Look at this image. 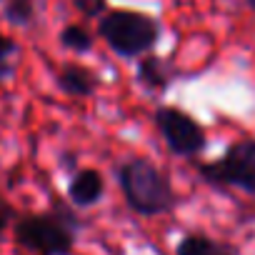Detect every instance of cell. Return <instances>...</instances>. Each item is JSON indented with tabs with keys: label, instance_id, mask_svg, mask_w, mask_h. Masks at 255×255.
Here are the masks:
<instances>
[{
	"label": "cell",
	"instance_id": "1",
	"mask_svg": "<svg viewBox=\"0 0 255 255\" xmlns=\"http://www.w3.org/2000/svg\"><path fill=\"white\" fill-rule=\"evenodd\" d=\"M123 198L133 213L143 218L165 215L178 205V193L170 178L145 158H130L115 168Z\"/></svg>",
	"mask_w": 255,
	"mask_h": 255
},
{
	"label": "cell",
	"instance_id": "2",
	"mask_svg": "<svg viewBox=\"0 0 255 255\" xmlns=\"http://www.w3.org/2000/svg\"><path fill=\"white\" fill-rule=\"evenodd\" d=\"M15 243L33 255H70L80 233V220L60 203L45 213H30L15 220Z\"/></svg>",
	"mask_w": 255,
	"mask_h": 255
},
{
	"label": "cell",
	"instance_id": "3",
	"mask_svg": "<svg viewBox=\"0 0 255 255\" xmlns=\"http://www.w3.org/2000/svg\"><path fill=\"white\" fill-rule=\"evenodd\" d=\"M98 35L115 55L133 60L145 58L160 43L163 25L158 18L138 10H108L98 20Z\"/></svg>",
	"mask_w": 255,
	"mask_h": 255
},
{
	"label": "cell",
	"instance_id": "4",
	"mask_svg": "<svg viewBox=\"0 0 255 255\" xmlns=\"http://www.w3.org/2000/svg\"><path fill=\"white\" fill-rule=\"evenodd\" d=\"M198 170L210 185L238 188L255 198V138L233 143L218 160L203 163Z\"/></svg>",
	"mask_w": 255,
	"mask_h": 255
},
{
	"label": "cell",
	"instance_id": "5",
	"mask_svg": "<svg viewBox=\"0 0 255 255\" xmlns=\"http://www.w3.org/2000/svg\"><path fill=\"white\" fill-rule=\"evenodd\" d=\"M158 130L168 145V150L178 158H193L198 153L205 150V143H208V135L203 130V125L185 110L180 108H173V105H165V108H158L155 115H153Z\"/></svg>",
	"mask_w": 255,
	"mask_h": 255
},
{
	"label": "cell",
	"instance_id": "6",
	"mask_svg": "<svg viewBox=\"0 0 255 255\" xmlns=\"http://www.w3.org/2000/svg\"><path fill=\"white\" fill-rule=\"evenodd\" d=\"M105 195V178L95 168L75 170L68 180V200L75 208H93Z\"/></svg>",
	"mask_w": 255,
	"mask_h": 255
},
{
	"label": "cell",
	"instance_id": "7",
	"mask_svg": "<svg viewBox=\"0 0 255 255\" xmlns=\"http://www.w3.org/2000/svg\"><path fill=\"white\" fill-rule=\"evenodd\" d=\"M55 85L70 98H90L100 88V78L85 65L65 63L55 73Z\"/></svg>",
	"mask_w": 255,
	"mask_h": 255
},
{
	"label": "cell",
	"instance_id": "8",
	"mask_svg": "<svg viewBox=\"0 0 255 255\" xmlns=\"http://www.w3.org/2000/svg\"><path fill=\"white\" fill-rule=\"evenodd\" d=\"M175 78V70L168 60L158 58V55H145L138 60V68H135V80L150 90V93H160L165 90Z\"/></svg>",
	"mask_w": 255,
	"mask_h": 255
},
{
	"label": "cell",
	"instance_id": "9",
	"mask_svg": "<svg viewBox=\"0 0 255 255\" xmlns=\"http://www.w3.org/2000/svg\"><path fill=\"white\" fill-rule=\"evenodd\" d=\"M175 255H238V250L205 233H188L175 245Z\"/></svg>",
	"mask_w": 255,
	"mask_h": 255
},
{
	"label": "cell",
	"instance_id": "10",
	"mask_svg": "<svg viewBox=\"0 0 255 255\" xmlns=\"http://www.w3.org/2000/svg\"><path fill=\"white\" fill-rule=\"evenodd\" d=\"M58 40H60L63 48H68V50H73V53H80V55H83V53H90V48H93V33H90L88 28L78 25V23L65 25V28L60 30Z\"/></svg>",
	"mask_w": 255,
	"mask_h": 255
},
{
	"label": "cell",
	"instance_id": "11",
	"mask_svg": "<svg viewBox=\"0 0 255 255\" xmlns=\"http://www.w3.org/2000/svg\"><path fill=\"white\" fill-rule=\"evenodd\" d=\"M3 15L10 25L28 28L35 20V0H5Z\"/></svg>",
	"mask_w": 255,
	"mask_h": 255
},
{
	"label": "cell",
	"instance_id": "12",
	"mask_svg": "<svg viewBox=\"0 0 255 255\" xmlns=\"http://www.w3.org/2000/svg\"><path fill=\"white\" fill-rule=\"evenodd\" d=\"M18 53V43L10 38V35H3L0 33V78H8L13 73V65H10V58Z\"/></svg>",
	"mask_w": 255,
	"mask_h": 255
},
{
	"label": "cell",
	"instance_id": "13",
	"mask_svg": "<svg viewBox=\"0 0 255 255\" xmlns=\"http://www.w3.org/2000/svg\"><path fill=\"white\" fill-rule=\"evenodd\" d=\"M70 3L85 15V18H103L108 13V0H70Z\"/></svg>",
	"mask_w": 255,
	"mask_h": 255
},
{
	"label": "cell",
	"instance_id": "14",
	"mask_svg": "<svg viewBox=\"0 0 255 255\" xmlns=\"http://www.w3.org/2000/svg\"><path fill=\"white\" fill-rule=\"evenodd\" d=\"M13 218H15V210L0 198V235H3L8 228H10V223H13Z\"/></svg>",
	"mask_w": 255,
	"mask_h": 255
},
{
	"label": "cell",
	"instance_id": "15",
	"mask_svg": "<svg viewBox=\"0 0 255 255\" xmlns=\"http://www.w3.org/2000/svg\"><path fill=\"white\" fill-rule=\"evenodd\" d=\"M245 3H248V8H250V10L255 13V0H245Z\"/></svg>",
	"mask_w": 255,
	"mask_h": 255
}]
</instances>
